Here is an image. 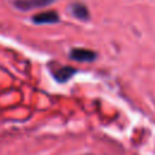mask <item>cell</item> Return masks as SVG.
I'll return each mask as SVG.
<instances>
[{
  "label": "cell",
  "instance_id": "cell-4",
  "mask_svg": "<svg viewBox=\"0 0 155 155\" xmlns=\"http://www.w3.org/2000/svg\"><path fill=\"white\" fill-rule=\"evenodd\" d=\"M75 73H76V69L75 68L69 67V65H64V67H59L56 70H53L52 75H53V78H54L56 81L63 84V82L68 81L73 75H75Z\"/></svg>",
  "mask_w": 155,
  "mask_h": 155
},
{
  "label": "cell",
  "instance_id": "cell-2",
  "mask_svg": "<svg viewBox=\"0 0 155 155\" xmlns=\"http://www.w3.org/2000/svg\"><path fill=\"white\" fill-rule=\"evenodd\" d=\"M69 57L73 61H76V62H93L97 58V53L92 50L75 47V48L70 50Z\"/></svg>",
  "mask_w": 155,
  "mask_h": 155
},
{
  "label": "cell",
  "instance_id": "cell-3",
  "mask_svg": "<svg viewBox=\"0 0 155 155\" xmlns=\"http://www.w3.org/2000/svg\"><path fill=\"white\" fill-rule=\"evenodd\" d=\"M31 21L35 24H51V23H57L59 22V16L56 11L50 10V11H45V12H40L36 13L31 17Z\"/></svg>",
  "mask_w": 155,
  "mask_h": 155
},
{
  "label": "cell",
  "instance_id": "cell-1",
  "mask_svg": "<svg viewBox=\"0 0 155 155\" xmlns=\"http://www.w3.org/2000/svg\"><path fill=\"white\" fill-rule=\"evenodd\" d=\"M54 2V0H13L12 4L16 8L21 11H29L39 7H45L47 5H51Z\"/></svg>",
  "mask_w": 155,
  "mask_h": 155
},
{
  "label": "cell",
  "instance_id": "cell-5",
  "mask_svg": "<svg viewBox=\"0 0 155 155\" xmlns=\"http://www.w3.org/2000/svg\"><path fill=\"white\" fill-rule=\"evenodd\" d=\"M70 11L74 17H76L80 21H87L90 18V11L86 5L82 2H74L70 6Z\"/></svg>",
  "mask_w": 155,
  "mask_h": 155
}]
</instances>
